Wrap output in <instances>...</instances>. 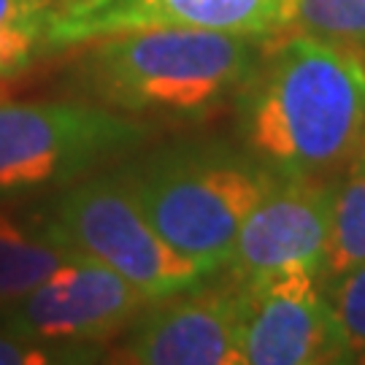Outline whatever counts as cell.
<instances>
[{
	"label": "cell",
	"mask_w": 365,
	"mask_h": 365,
	"mask_svg": "<svg viewBox=\"0 0 365 365\" xmlns=\"http://www.w3.org/2000/svg\"><path fill=\"white\" fill-rule=\"evenodd\" d=\"M238 92L244 149L279 179H317L365 141V60L339 41L295 30Z\"/></svg>",
	"instance_id": "cell-1"
},
{
	"label": "cell",
	"mask_w": 365,
	"mask_h": 365,
	"mask_svg": "<svg viewBox=\"0 0 365 365\" xmlns=\"http://www.w3.org/2000/svg\"><path fill=\"white\" fill-rule=\"evenodd\" d=\"M268 38L197 27L130 30L87 43L81 78L130 117L200 119L244 87Z\"/></svg>",
	"instance_id": "cell-2"
},
{
	"label": "cell",
	"mask_w": 365,
	"mask_h": 365,
	"mask_svg": "<svg viewBox=\"0 0 365 365\" xmlns=\"http://www.w3.org/2000/svg\"><path fill=\"white\" fill-rule=\"evenodd\" d=\"M128 176L157 233L209 274L227 265L247 214L279 182L247 149L222 144L157 152Z\"/></svg>",
	"instance_id": "cell-3"
},
{
	"label": "cell",
	"mask_w": 365,
	"mask_h": 365,
	"mask_svg": "<svg viewBox=\"0 0 365 365\" xmlns=\"http://www.w3.org/2000/svg\"><path fill=\"white\" fill-rule=\"evenodd\" d=\"M152 128L87 101L0 103V200L71 187L138 149Z\"/></svg>",
	"instance_id": "cell-4"
},
{
	"label": "cell",
	"mask_w": 365,
	"mask_h": 365,
	"mask_svg": "<svg viewBox=\"0 0 365 365\" xmlns=\"http://www.w3.org/2000/svg\"><path fill=\"white\" fill-rule=\"evenodd\" d=\"M43 227L57 244L111 268L149 300L179 295L211 276L157 233L128 173L84 176L66 187Z\"/></svg>",
	"instance_id": "cell-5"
},
{
	"label": "cell",
	"mask_w": 365,
	"mask_h": 365,
	"mask_svg": "<svg viewBox=\"0 0 365 365\" xmlns=\"http://www.w3.org/2000/svg\"><path fill=\"white\" fill-rule=\"evenodd\" d=\"M238 287L241 365L352 363L317 271L292 268Z\"/></svg>",
	"instance_id": "cell-6"
},
{
	"label": "cell",
	"mask_w": 365,
	"mask_h": 365,
	"mask_svg": "<svg viewBox=\"0 0 365 365\" xmlns=\"http://www.w3.org/2000/svg\"><path fill=\"white\" fill-rule=\"evenodd\" d=\"M152 300L111 268L76 255L57 274L0 309V325L22 339L98 346L125 333Z\"/></svg>",
	"instance_id": "cell-7"
},
{
	"label": "cell",
	"mask_w": 365,
	"mask_h": 365,
	"mask_svg": "<svg viewBox=\"0 0 365 365\" xmlns=\"http://www.w3.org/2000/svg\"><path fill=\"white\" fill-rule=\"evenodd\" d=\"M289 0H54L43 52L78 49L92 41L152 30L197 27L271 38L287 30Z\"/></svg>",
	"instance_id": "cell-8"
},
{
	"label": "cell",
	"mask_w": 365,
	"mask_h": 365,
	"mask_svg": "<svg viewBox=\"0 0 365 365\" xmlns=\"http://www.w3.org/2000/svg\"><path fill=\"white\" fill-rule=\"evenodd\" d=\"M241 287L184 289L152 300L125 330L117 363L130 365H241Z\"/></svg>",
	"instance_id": "cell-9"
},
{
	"label": "cell",
	"mask_w": 365,
	"mask_h": 365,
	"mask_svg": "<svg viewBox=\"0 0 365 365\" xmlns=\"http://www.w3.org/2000/svg\"><path fill=\"white\" fill-rule=\"evenodd\" d=\"M333 187L317 179H279L235 235L227 271L235 282L309 268L322 274L330 241Z\"/></svg>",
	"instance_id": "cell-10"
},
{
	"label": "cell",
	"mask_w": 365,
	"mask_h": 365,
	"mask_svg": "<svg viewBox=\"0 0 365 365\" xmlns=\"http://www.w3.org/2000/svg\"><path fill=\"white\" fill-rule=\"evenodd\" d=\"M76 252L57 244L46 227L14 217L0 206V309L57 274Z\"/></svg>",
	"instance_id": "cell-11"
},
{
	"label": "cell",
	"mask_w": 365,
	"mask_h": 365,
	"mask_svg": "<svg viewBox=\"0 0 365 365\" xmlns=\"http://www.w3.org/2000/svg\"><path fill=\"white\" fill-rule=\"evenodd\" d=\"M365 262V141L352 155V163L339 187H333L330 241L319 282L346 274Z\"/></svg>",
	"instance_id": "cell-12"
},
{
	"label": "cell",
	"mask_w": 365,
	"mask_h": 365,
	"mask_svg": "<svg viewBox=\"0 0 365 365\" xmlns=\"http://www.w3.org/2000/svg\"><path fill=\"white\" fill-rule=\"evenodd\" d=\"M54 0H0V78H11L43 52Z\"/></svg>",
	"instance_id": "cell-13"
},
{
	"label": "cell",
	"mask_w": 365,
	"mask_h": 365,
	"mask_svg": "<svg viewBox=\"0 0 365 365\" xmlns=\"http://www.w3.org/2000/svg\"><path fill=\"white\" fill-rule=\"evenodd\" d=\"M287 30L365 43V0H289Z\"/></svg>",
	"instance_id": "cell-14"
},
{
	"label": "cell",
	"mask_w": 365,
	"mask_h": 365,
	"mask_svg": "<svg viewBox=\"0 0 365 365\" xmlns=\"http://www.w3.org/2000/svg\"><path fill=\"white\" fill-rule=\"evenodd\" d=\"M325 298L336 314L352 363H365V262L322 282Z\"/></svg>",
	"instance_id": "cell-15"
},
{
	"label": "cell",
	"mask_w": 365,
	"mask_h": 365,
	"mask_svg": "<svg viewBox=\"0 0 365 365\" xmlns=\"http://www.w3.org/2000/svg\"><path fill=\"white\" fill-rule=\"evenodd\" d=\"M95 360H101L98 346L22 339L0 325V365H66L95 363Z\"/></svg>",
	"instance_id": "cell-16"
}]
</instances>
